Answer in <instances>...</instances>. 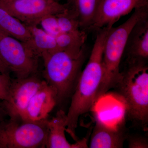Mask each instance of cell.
<instances>
[{
  "instance_id": "cell-1",
  "label": "cell",
  "mask_w": 148,
  "mask_h": 148,
  "mask_svg": "<svg viewBox=\"0 0 148 148\" xmlns=\"http://www.w3.org/2000/svg\"><path fill=\"white\" fill-rule=\"evenodd\" d=\"M110 29L104 27L96 32V38L88 62L80 75L66 114V132L75 141L78 140L76 130L80 116L91 110L98 100L103 77V49Z\"/></svg>"
},
{
  "instance_id": "cell-2",
  "label": "cell",
  "mask_w": 148,
  "mask_h": 148,
  "mask_svg": "<svg viewBox=\"0 0 148 148\" xmlns=\"http://www.w3.org/2000/svg\"><path fill=\"white\" fill-rule=\"evenodd\" d=\"M147 61L127 59V66L116 86L128 117L143 128L148 123Z\"/></svg>"
},
{
  "instance_id": "cell-3",
  "label": "cell",
  "mask_w": 148,
  "mask_h": 148,
  "mask_svg": "<svg viewBox=\"0 0 148 148\" xmlns=\"http://www.w3.org/2000/svg\"><path fill=\"white\" fill-rule=\"evenodd\" d=\"M148 16V5L134 10L131 16L118 27H111L106 37L103 49V77L98 100L110 89L116 86L121 78L120 65L127 38L135 24Z\"/></svg>"
},
{
  "instance_id": "cell-4",
  "label": "cell",
  "mask_w": 148,
  "mask_h": 148,
  "mask_svg": "<svg viewBox=\"0 0 148 148\" xmlns=\"http://www.w3.org/2000/svg\"><path fill=\"white\" fill-rule=\"evenodd\" d=\"M87 53L85 45L78 54L60 51L42 58L44 80L55 90L57 103L68 98L75 89Z\"/></svg>"
},
{
  "instance_id": "cell-5",
  "label": "cell",
  "mask_w": 148,
  "mask_h": 148,
  "mask_svg": "<svg viewBox=\"0 0 148 148\" xmlns=\"http://www.w3.org/2000/svg\"><path fill=\"white\" fill-rule=\"evenodd\" d=\"M47 119L40 122L19 118L3 120L0 121V148H46Z\"/></svg>"
},
{
  "instance_id": "cell-6",
  "label": "cell",
  "mask_w": 148,
  "mask_h": 148,
  "mask_svg": "<svg viewBox=\"0 0 148 148\" xmlns=\"http://www.w3.org/2000/svg\"><path fill=\"white\" fill-rule=\"evenodd\" d=\"M38 57L26 45L0 30V73L17 78L37 74Z\"/></svg>"
},
{
  "instance_id": "cell-7",
  "label": "cell",
  "mask_w": 148,
  "mask_h": 148,
  "mask_svg": "<svg viewBox=\"0 0 148 148\" xmlns=\"http://www.w3.org/2000/svg\"><path fill=\"white\" fill-rule=\"evenodd\" d=\"M0 5L27 26H38L45 15L58 14L66 10L65 4L54 0H15L0 3Z\"/></svg>"
},
{
  "instance_id": "cell-8",
  "label": "cell",
  "mask_w": 148,
  "mask_h": 148,
  "mask_svg": "<svg viewBox=\"0 0 148 148\" xmlns=\"http://www.w3.org/2000/svg\"><path fill=\"white\" fill-rule=\"evenodd\" d=\"M45 82L36 74L23 78H12L8 99L1 101L3 110L9 118H19L29 101Z\"/></svg>"
},
{
  "instance_id": "cell-9",
  "label": "cell",
  "mask_w": 148,
  "mask_h": 148,
  "mask_svg": "<svg viewBox=\"0 0 148 148\" xmlns=\"http://www.w3.org/2000/svg\"><path fill=\"white\" fill-rule=\"evenodd\" d=\"M148 5V0H102L89 31L111 28L122 16L133 10Z\"/></svg>"
},
{
  "instance_id": "cell-10",
  "label": "cell",
  "mask_w": 148,
  "mask_h": 148,
  "mask_svg": "<svg viewBox=\"0 0 148 148\" xmlns=\"http://www.w3.org/2000/svg\"><path fill=\"white\" fill-rule=\"evenodd\" d=\"M57 104L56 92L45 81L31 98L20 119L29 121H43L47 119L49 113Z\"/></svg>"
},
{
  "instance_id": "cell-11",
  "label": "cell",
  "mask_w": 148,
  "mask_h": 148,
  "mask_svg": "<svg viewBox=\"0 0 148 148\" xmlns=\"http://www.w3.org/2000/svg\"><path fill=\"white\" fill-rule=\"evenodd\" d=\"M123 54L127 59L148 61V16L138 21L131 30Z\"/></svg>"
},
{
  "instance_id": "cell-12",
  "label": "cell",
  "mask_w": 148,
  "mask_h": 148,
  "mask_svg": "<svg viewBox=\"0 0 148 148\" xmlns=\"http://www.w3.org/2000/svg\"><path fill=\"white\" fill-rule=\"evenodd\" d=\"M125 140L123 132L109 127L96 119L91 134L89 148H121Z\"/></svg>"
},
{
  "instance_id": "cell-13",
  "label": "cell",
  "mask_w": 148,
  "mask_h": 148,
  "mask_svg": "<svg viewBox=\"0 0 148 148\" xmlns=\"http://www.w3.org/2000/svg\"><path fill=\"white\" fill-rule=\"evenodd\" d=\"M102 0H67L66 10L75 18L82 30L89 31Z\"/></svg>"
},
{
  "instance_id": "cell-14",
  "label": "cell",
  "mask_w": 148,
  "mask_h": 148,
  "mask_svg": "<svg viewBox=\"0 0 148 148\" xmlns=\"http://www.w3.org/2000/svg\"><path fill=\"white\" fill-rule=\"evenodd\" d=\"M67 114L59 110L54 116L47 120L48 134L46 148H74L66 138Z\"/></svg>"
},
{
  "instance_id": "cell-15",
  "label": "cell",
  "mask_w": 148,
  "mask_h": 148,
  "mask_svg": "<svg viewBox=\"0 0 148 148\" xmlns=\"http://www.w3.org/2000/svg\"><path fill=\"white\" fill-rule=\"evenodd\" d=\"M31 35V39L25 43L39 58L60 51L55 38L37 25L27 26Z\"/></svg>"
},
{
  "instance_id": "cell-16",
  "label": "cell",
  "mask_w": 148,
  "mask_h": 148,
  "mask_svg": "<svg viewBox=\"0 0 148 148\" xmlns=\"http://www.w3.org/2000/svg\"><path fill=\"white\" fill-rule=\"evenodd\" d=\"M0 30L6 34L24 43L31 39L27 25L0 5Z\"/></svg>"
},
{
  "instance_id": "cell-17",
  "label": "cell",
  "mask_w": 148,
  "mask_h": 148,
  "mask_svg": "<svg viewBox=\"0 0 148 148\" xmlns=\"http://www.w3.org/2000/svg\"><path fill=\"white\" fill-rule=\"evenodd\" d=\"M39 24L44 31L55 39L64 33L59 26L56 14H49L43 16Z\"/></svg>"
},
{
  "instance_id": "cell-18",
  "label": "cell",
  "mask_w": 148,
  "mask_h": 148,
  "mask_svg": "<svg viewBox=\"0 0 148 148\" xmlns=\"http://www.w3.org/2000/svg\"><path fill=\"white\" fill-rule=\"evenodd\" d=\"M11 80L10 75L0 73V101L8 99Z\"/></svg>"
},
{
  "instance_id": "cell-19",
  "label": "cell",
  "mask_w": 148,
  "mask_h": 148,
  "mask_svg": "<svg viewBox=\"0 0 148 148\" xmlns=\"http://www.w3.org/2000/svg\"><path fill=\"white\" fill-rule=\"evenodd\" d=\"M129 148H148V142L147 138L140 136L132 137L128 140Z\"/></svg>"
},
{
  "instance_id": "cell-20",
  "label": "cell",
  "mask_w": 148,
  "mask_h": 148,
  "mask_svg": "<svg viewBox=\"0 0 148 148\" xmlns=\"http://www.w3.org/2000/svg\"><path fill=\"white\" fill-rule=\"evenodd\" d=\"M4 115L6 114L3 110L1 106V102H0V121L4 119L3 117V116H4Z\"/></svg>"
},
{
  "instance_id": "cell-21",
  "label": "cell",
  "mask_w": 148,
  "mask_h": 148,
  "mask_svg": "<svg viewBox=\"0 0 148 148\" xmlns=\"http://www.w3.org/2000/svg\"><path fill=\"white\" fill-rule=\"evenodd\" d=\"M15 0H0V3H8L13 1Z\"/></svg>"
},
{
  "instance_id": "cell-22",
  "label": "cell",
  "mask_w": 148,
  "mask_h": 148,
  "mask_svg": "<svg viewBox=\"0 0 148 148\" xmlns=\"http://www.w3.org/2000/svg\"><path fill=\"white\" fill-rule=\"evenodd\" d=\"M54 1H58V0H54Z\"/></svg>"
}]
</instances>
